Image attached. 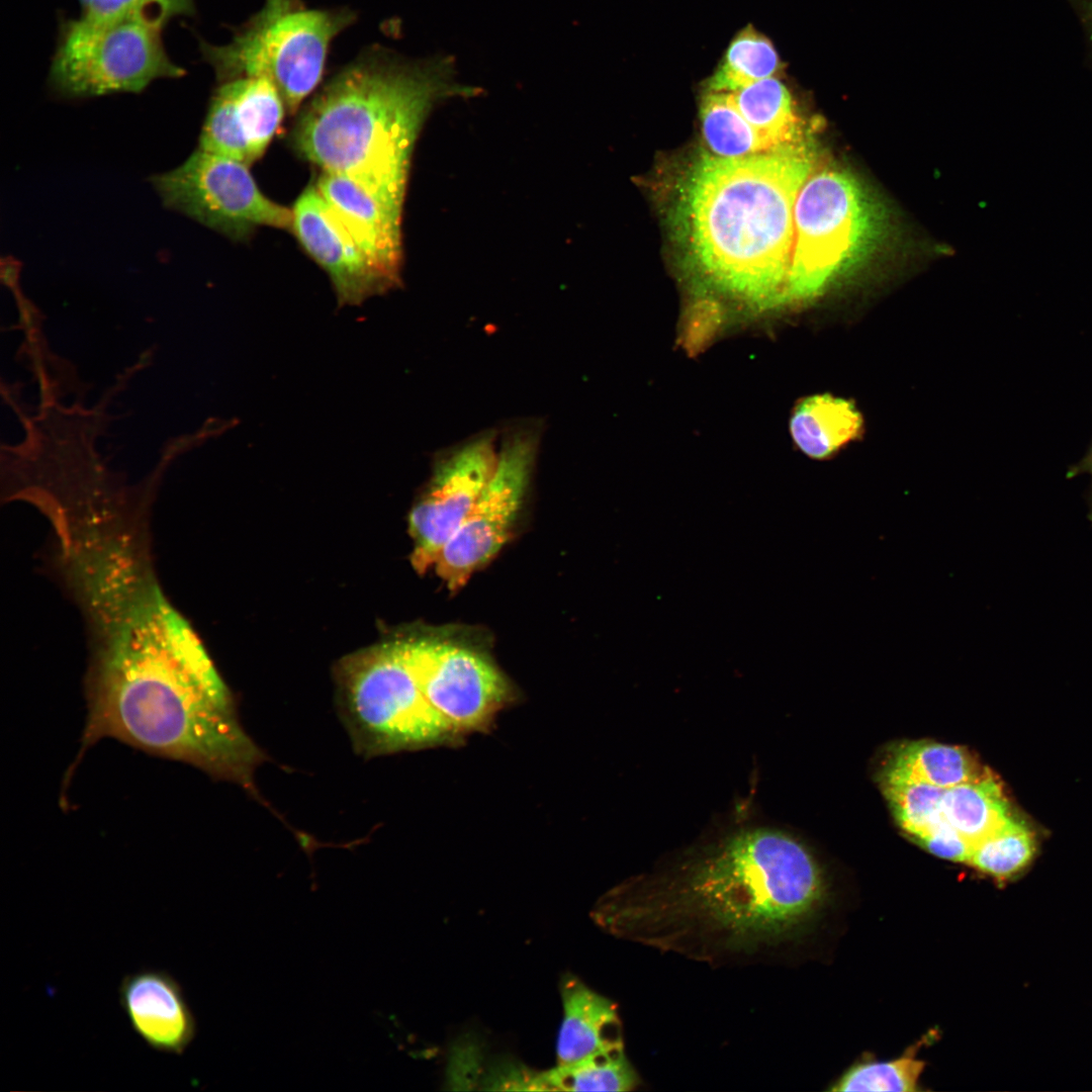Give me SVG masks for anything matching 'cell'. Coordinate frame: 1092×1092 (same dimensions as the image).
Wrapping results in <instances>:
<instances>
[{"label":"cell","instance_id":"30","mask_svg":"<svg viewBox=\"0 0 1092 1092\" xmlns=\"http://www.w3.org/2000/svg\"><path fill=\"white\" fill-rule=\"evenodd\" d=\"M1081 473L1089 474L1091 476V479H1092V447L1089 450V452L1087 453V455L1078 464H1076L1075 466H1073L1069 470L1067 475H1068V477H1073V476L1079 475ZM1087 504H1088V516L1087 517H1088L1089 521L1092 523V482H1091L1090 490H1089L1088 496H1087Z\"/></svg>","mask_w":1092,"mask_h":1092},{"label":"cell","instance_id":"17","mask_svg":"<svg viewBox=\"0 0 1092 1092\" xmlns=\"http://www.w3.org/2000/svg\"><path fill=\"white\" fill-rule=\"evenodd\" d=\"M1011 816L1001 785L985 770L973 781L942 788L931 819L913 839L918 842L931 834H952L968 843L972 854Z\"/></svg>","mask_w":1092,"mask_h":1092},{"label":"cell","instance_id":"13","mask_svg":"<svg viewBox=\"0 0 1092 1092\" xmlns=\"http://www.w3.org/2000/svg\"><path fill=\"white\" fill-rule=\"evenodd\" d=\"M284 107L278 90L267 78L224 81L211 99L199 149L249 166L273 139Z\"/></svg>","mask_w":1092,"mask_h":1092},{"label":"cell","instance_id":"6","mask_svg":"<svg viewBox=\"0 0 1092 1092\" xmlns=\"http://www.w3.org/2000/svg\"><path fill=\"white\" fill-rule=\"evenodd\" d=\"M338 680L342 720L365 756L436 744L455 733L422 695L399 640L348 657Z\"/></svg>","mask_w":1092,"mask_h":1092},{"label":"cell","instance_id":"22","mask_svg":"<svg viewBox=\"0 0 1092 1092\" xmlns=\"http://www.w3.org/2000/svg\"><path fill=\"white\" fill-rule=\"evenodd\" d=\"M731 94L742 115L771 149L801 138L791 94L776 76Z\"/></svg>","mask_w":1092,"mask_h":1092},{"label":"cell","instance_id":"28","mask_svg":"<svg viewBox=\"0 0 1092 1092\" xmlns=\"http://www.w3.org/2000/svg\"><path fill=\"white\" fill-rule=\"evenodd\" d=\"M723 311L718 302L702 298L687 310L680 327L681 346L697 355L714 339L723 325Z\"/></svg>","mask_w":1092,"mask_h":1092},{"label":"cell","instance_id":"12","mask_svg":"<svg viewBox=\"0 0 1092 1092\" xmlns=\"http://www.w3.org/2000/svg\"><path fill=\"white\" fill-rule=\"evenodd\" d=\"M495 441L494 432H484L437 458L408 520L412 562L419 572L435 565L490 479L498 456Z\"/></svg>","mask_w":1092,"mask_h":1092},{"label":"cell","instance_id":"20","mask_svg":"<svg viewBox=\"0 0 1092 1092\" xmlns=\"http://www.w3.org/2000/svg\"><path fill=\"white\" fill-rule=\"evenodd\" d=\"M963 747L926 741L898 747L888 760L882 784L922 783L950 788L980 777L983 772Z\"/></svg>","mask_w":1092,"mask_h":1092},{"label":"cell","instance_id":"8","mask_svg":"<svg viewBox=\"0 0 1092 1092\" xmlns=\"http://www.w3.org/2000/svg\"><path fill=\"white\" fill-rule=\"evenodd\" d=\"M876 215L857 182L823 170L802 185L794 207L788 300L821 292L853 266L874 242Z\"/></svg>","mask_w":1092,"mask_h":1092},{"label":"cell","instance_id":"14","mask_svg":"<svg viewBox=\"0 0 1092 1092\" xmlns=\"http://www.w3.org/2000/svg\"><path fill=\"white\" fill-rule=\"evenodd\" d=\"M291 210L294 234L330 276L341 304H359L391 288L316 186L307 187Z\"/></svg>","mask_w":1092,"mask_h":1092},{"label":"cell","instance_id":"7","mask_svg":"<svg viewBox=\"0 0 1092 1092\" xmlns=\"http://www.w3.org/2000/svg\"><path fill=\"white\" fill-rule=\"evenodd\" d=\"M168 20L135 12L94 20L84 17L64 25L51 69V81L68 97L140 92L161 78L184 71L169 59L162 28Z\"/></svg>","mask_w":1092,"mask_h":1092},{"label":"cell","instance_id":"21","mask_svg":"<svg viewBox=\"0 0 1092 1092\" xmlns=\"http://www.w3.org/2000/svg\"><path fill=\"white\" fill-rule=\"evenodd\" d=\"M538 1083L540 1091H630L638 1077L621 1045L539 1072Z\"/></svg>","mask_w":1092,"mask_h":1092},{"label":"cell","instance_id":"1","mask_svg":"<svg viewBox=\"0 0 1092 1092\" xmlns=\"http://www.w3.org/2000/svg\"><path fill=\"white\" fill-rule=\"evenodd\" d=\"M82 752L113 738L191 764L256 794L265 756L240 724L229 689L182 615L144 604L104 619L92 635Z\"/></svg>","mask_w":1092,"mask_h":1092},{"label":"cell","instance_id":"5","mask_svg":"<svg viewBox=\"0 0 1092 1092\" xmlns=\"http://www.w3.org/2000/svg\"><path fill=\"white\" fill-rule=\"evenodd\" d=\"M355 18L349 9H310L300 0H265L224 46L202 44L222 82L264 77L294 112L320 83L331 41Z\"/></svg>","mask_w":1092,"mask_h":1092},{"label":"cell","instance_id":"15","mask_svg":"<svg viewBox=\"0 0 1092 1092\" xmlns=\"http://www.w3.org/2000/svg\"><path fill=\"white\" fill-rule=\"evenodd\" d=\"M120 1006L130 1027L157 1052L182 1055L196 1035V1020L180 984L161 970L125 975Z\"/></svg>","mask_w":1092,"mask_h":1092},{"label":"cell","instance_id":"16","mask_svg":"<svg viewBox=\"0 0 1092 1092\" xmlns=\"http://www.w3.org/2000/svg\"><path fill=\"white\" fill-rule=\"evenodd\" d=\"M316 187L377 272L391 288L396 286L400 262L399 221L350 178L324 172Z\"/></svg>","mask_w":1092,"mask_h":1092},{"label":"cell","instance_id":"11","mask_svg":"<svg viewBox=\"0 0 1092 1092\" xmlns=\"http://www.w3.org/2000/svg\"><path fill=\"white\" fill-rule=\"evenodd\" d=\"M399 642L422 695L455 732L484 728L509 701L508 680L476 651L433 638Z\"/></svg>","mask_w":1092,"mask_h":1092},{"label":"cell","instance_id":"2","mask_svg":"<svg viewBox=\"0 0 1092 1092\" xmlns=\"http://www.w3.org/2000/svg\"><path fill=\"white\" fill-rule=\"evenodd\" d=\"M818 862L769 827L735 831L656 882L603 898L593 915L614 934L696 956L776 944L824 899Z\"/></svg>","mask_w":1092,"mask_h":1092},{"label":"cell","instance_id":"26","mask_svg":"<svg viewBox=\"0 0 1092 1092\" xmlns=\"http://www.w3.org/2000/svg\"><path fill=\"white\" fill-rule=\"evenodd\" d=\"M925 1063L916 1058V1049L890 1061H862L851 1066L830 1088L849 1091H921L920 1076Z\"/></svg>","mask_w":1092,"mask_h":1092},{"label":"cell","instance_id":"19","mask_svg":"<svg viewBox=\"0 0 1092 1092\" xmlns=\"http://www.w3.org/2000/svg\"><path fill=\"white\" fill-rule=\"evenodd\" d=\"M862 423L851 401L823 393L808 396L795 406L789 429L795 445L805 455L824 460L855 439Z\"/></svg>","mask_w":1092,"mask_h":1092},{"label":"cell","instance_id":"9","mask_svg":"<svg viewBox=\"0 0 1092 1092\" xmlns=\"http://www.w3.org/2000/svg\"><path fill=\"white\" fill-rule=\"evenodd\" d=\"M152 182L167 207L234 240L257 226L292 224V210L267 198L246 164L201 149Z\"/></svg>","mask_w":1092,"mask_h":1092},{"label":"cell","instance_id":"23","mask_svg":"<svg viewBox=\"0 0 1092 1092\" xmlns=\"http://www.w3.org/2000/svg\"><path fill=\"white\" fill-rule=\"evenodd\" d=\"M780 67L781 61L771 41L747 25L729 43L707 82V91L733 93L776 76Z\"/></svg>","mask_w":1092,"mask_h":1092},{"label":"cell","instance_id":"3","mask_svg":"<svg viewBox=\"0 0 1092 1092\" xmlns=\"http://www.w3.org/2000/svg\"><path fill=\"white\" fill-rule=\"evenodd\" d=\"M801 138L746 157L703 156L680 202L689 255L707 286L752 309L788 300L794 207L811 175Z\"/></svg>","mask_w":1092,"mask_h":1092},{"label":"cell","instance_id":"24","mask_svg":"<svg viewBox=\"0 0 1092 1092\" xmlns=\"http://www.w3.org/2000/svg\"><path fill=\"white\" fill-rule=\"evenodd\" d=\"M701 120L705 141L715 156L738 158L774 150L745 119L731 93L707 91Z\"/></svg>","mask_w":1092,"mask_h":1092},{"label":"cell","instance_id":"27","mask_svg":"<svg viewBox=\"0 0 1092 1092\" xmlns=\"http://www.w3.org/2000/svg\"><path fill=\"white\" fill-rule=\"evenodd\" d=\"M81 17L103 20L135 12H151L169 20L171 17L190 15L194 12V0H79Z\"/></svg>","mask_w":1092,"mask_h":1092},{"label":"cell","instance_id":"29","mask_svg":"<svg viewBox=\"0 0 1092 1092\" xmlns=\"http://www.w3.org/2000/svg\"><path fill=\"white\" fill-rule=\"evenodd\" d=\"M492 1068L485 1078V1089L539 1091V1072L512 1062L499 1063Z\"/></svg>","mask_w":1092,"mask_h":1092},{"label":"cell","instance_id":"10","mask_svg":"<svg viewBox=\"0 0 1092 1092\" xmlns=\"http://www.w3.org/2000/svg\"><path fill=\"white\" fill-rule=\"evenodd\" d=\"M538 447L539 430L534 426L513 429L503 438L490 479L434 565L450 590L460 589L509 540L531 480Z\"/></svg>","mask_w":1092,"mask_h":1092},{"label":"cell","instance_id":"25","mask_svg":"<svg viewBox=\"0 0 1092 1092\" xmlns=\"http://www.w3.org/2000/svg\"><path fill=\"white\" fill-rule=\"evenodd\" d=\"M1035 850L1033 832L1024 821L1012 815L974 848L967 864L1004 881L1023 871Z\"/></svg>","mask_w":1092,"mask_h":1092},{"label":"cell","instance_id":"4","mask_svg":"<svg viewBox=\"0 0 1092 1092\" xmlns=\"http://www.w3.org/2000/svg\"><path fill=\"white\" fill-rule=\"evenodd\" d=\"M451 58L366 50L317 92L294 129L301 156L345 176L400 220L410 157L433 103L460 90Z\"/></svg>","mask_w":1092,"mask_h":1092},{"label":"cell","instance_id":"18","mask_svg":"<svg viewBox=\"0 0 1092 1092\" xmlns=\"http://www.w3.org/2000/svg\"><path fill=\"white\" fill-rule=\"evenodd\" d=\"M563 1019L557 1039V1065L623 1044L617 1007L578 978L564 975L559 984Z\"/></svg>","mask_w":1092,"mask_h":1092}]
</instances>
